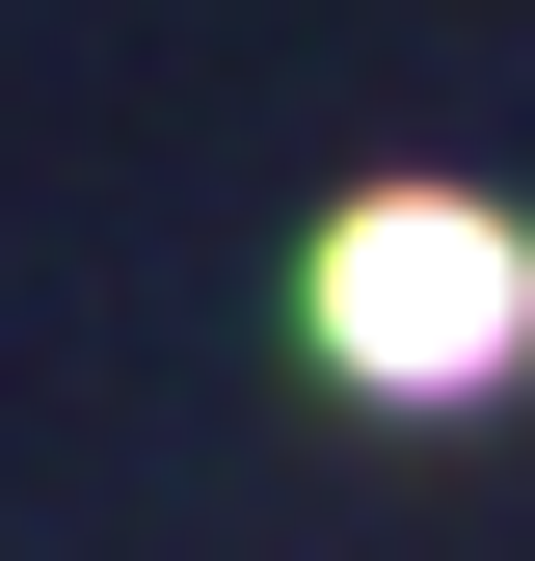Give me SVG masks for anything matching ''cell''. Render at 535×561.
Listing matches in <instances>:
<instances>
[{"mask_svg":"<svg viewBox=\"0 0 535 561\" xmlns=\"http://www.w3.org/2000/svg\"><path fill=\"white\" fill-rule=\"evenodd\" d=\"M321 347H349L375 401H482L509 347H535V241L455 215V187H375V215L321 241Z\"/></svg>","mask_w":535,"mask_h":561,"instance_id":"6da1fadb","label":"cell"}]
</instances>
